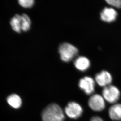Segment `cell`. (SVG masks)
<instances>
[{
    "instance_id": "2",
    "label": "cell",
    "mask_w": 121,
    "mask_h": 121,
    "mask_svg": "<svg viewBox=\"0 0 121 121\" xmlns=\"http://www.w3.org/2000/svg\"><path fill=\"white\" fill-rule=\"evenodd\" d=\"M58 52L62 60L69 62L78 55V50L73 45L67 42H64L60 45Z\"/></svg>"
},
{
    "instance_id": "8",
    "label": "cell",
    "mask_w": 121,
    "mask_h": 121,
    "mask_svg": "<svg viewBox=\"0 0 121 121\" xmlns=\"http://www.w3.org/2000/svg\"><path fill=\"white\" fill-rule=\"evenodd\" d=\"M101 19L106 22H112L115 21L118 16V12L112 7H105L101 12Z\"/></svg>"
},
{
    "instance_id": "11",
    "label": "cell",
    "mask_w": 121,
    "mask_h": 121,
    "mask_svg": "<svg viewBox=\"0 0 121 121\" xmlns=\"http://www.w3.org/2000/svg\"><path fill=\"white\" fill-rule=\"evenodd\" d=\"M11 26L13 30L18 33L22 31V17L21 15L16 14L11 20Z\"/></svg>"
},
{
    "instance_id": "12",
    "label": "cell",
    "mask_w": 121,
    "mask_h": 121,
    "mask_svg": "<svg viewBox=\"0 0 121 121\" xmlns=\"http://www.w3.org/2000/svg\"><path fill=\"white\" fill-rule=\"evenodd\" d=\"M7 101L8 104L14 108H18L22 105V99L17 94H12L8 96Z\"/></svg>"
},
{
    "instance_id": "6",
    "label": "cell",
    "mask_w": 121,
    "mask_h": 121,
    "mask_svg": "<svg viewBox=\"0 0 121 121\" xmlns=\"http://www.w3.org/2000/svg\"><path fill=\"white\" fill-rule=\"evenodd\" d=\"M95 80L93 78L89 76H86L79 80V88L86 95H91L94 93L95 89Z\"/></svg>"
},
{
    "instance_id": "13",
    "label": "cell",
    "mask_w": 121,
    "mask_h": 121,
    "mask_svg": "<svg viewBox=\"0 0 121 121\" xmlns=\"http://www.w3.org/2000/svg\"><path fill=\"white\" fill-rule=\"evenodd\" d=\"M22 17V31H27L31 27V21L30 17L25 14L21 15Z\"/></svg>"
},
{
    "instance_id": "10",
    "label": "cell",
    "mask_w": 121,
    "mask_h": 121,
    "mask_svg": "<svg viewBox=\"0 0 121 121\" xmlns=\"http://www.w3.org/2000/svg\"><path fill=\"white\" fill-rule=\"evenodd\" d=\"M110 118L114 121L121 120V104H114L111 106L108 110Z\"/></svg>"
},
{
    "instance_id": "9",
    "label": "cell",
    "mask_w": 121,
    "mask_h": 121,
    "mask_svg": "<svg viewBox=\"0 0 121 121\" xmlns=\"http://www.w3.org/2000/svg\"><path fill=\"white\" fill-rule=\"evenodd\" d=\"M74 65L76 68L80 71H85L90 67V61L87 57L80 56L75 60Z\"/></svg>"
},
{
    "instance_id": "15",
    "label": "cell",
    "mask_w": 121,
    "mask_h": 121,
    "mask_svg": "<svg viewBox=\"0 0 121 121\" xmlns=\"http://www.w3.org/2000/svg\"><path fill=\"white\" fill-rule=\"evenodd\" d=\"M105 1L110 6L117 8H121V0H107Z\"/></svg>"
},
{
    "instance_id": "5",
    "label": "cell",
    "mask_w": 121,
    "mask_h": 121,
    "mask_svg": "<svg viewBox=\"0 0 121 121\" xmlns=\"http://www.w3.org/2000/svg\"><path fill=\"white\" fill-rule=\"evenodd\" d=\"M88 105L93 111H101L105 108V100L103 96L99 94L93 95L89 99Z\"/></svg>"
},
{
    "instance_id": "3",
    "label": "cell",
    "mask_w": 121,
    "mask_h": 121,
    "mask_svg": "<svg viewBox=\"0 0 121 121\" xmlns=\"http://www.w3.org/2000/svg\"><path fill=\"white\" fill-rule=\"evenodd\" d=\"M102 94L105 100L111 104H115L120 98V92L115 86L110 85L104 87Z\"/></svg>"
},
{
    "instance_id": "7",
    "label": "cell",
    "mask_w": 121,
    "mask_h": 121,
    "mask_svg": "<svg viewBox=\"0 0 121 121\" xmlns=\"http://www.w3.org/2000/svg\"><path fill=\"white\" fill-rule=\"evenodd\" d=\"M95 81L100 87H105L110 85L112 81V77L109 72L104 70L96 74Z\"/></svg>"
},
{
    "instance_id": "14",
    "label": "cell",
    "mask_w": 121,
    "mask_h": 121,
    "mask_svg": "<svg viewBox=\"0 0 121 121\" xmlns=\"http://www.w3.org/2000/svg\"><path fill=\"white\" fill-rule=\"evenodd\" d=\"M18 2L21 6L25 8H31L34 4V1L33 0H19Z\"/></svg>"
},
{
    "instance_id": "1",
    "label": "cell",
    "mask_w": 121,
    "mask_h": 121,
    "mask_svg": "<svg viewBox=\"0 0 121 121\" xmlns=\"http://www.w3.org/2000/svg\"><path fill=\"white\" fill-rule=\"evenodd\" d=\"M43 121H64L65 116L62 110L56 104H52L44 109L42 114Z\"/></svg>"
},
{
    "instance_id": "16",
    "label": "cell",
    "mask_w": 121,
    "mask_h": 121,
    "mask_svg": "<svg viewBox=\"0 0 121 121\" xmlns=\"http://www.w3.org/2000/svg\"><path fill=\"white\" fill-rule=\"evenodd\" d=\"M91 121H104L103 119L98 116H95L92 117Z\"/></svg>"
},
{
    "instance_id": "4",
    "label": "cell",
    "mask_w": 121,
    "mask_h": 121,
    "mask_svg": "<svg viewBox=\"0 0 121 121\" xmlns=\"http://www.w3.org/2000/svg\"><path fill=\"white\" fill-rule=\"evenodd\" d=\"M65 112L71 119H77L82 115L83 109L78 103L71 102L65 107Z\"/></svg>"
}]
</instances>
